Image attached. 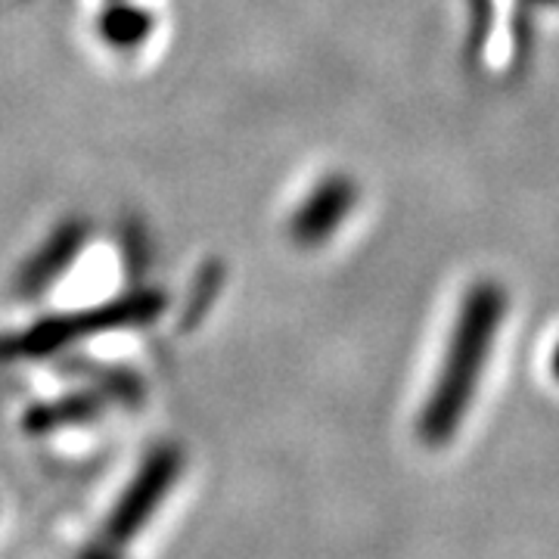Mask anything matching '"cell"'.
Returning <instances> with one entry per match:
<instances>
[{"label":"cell","instance_id":"obj_1","mask_svg":"<svg viewBox=\"0 0 559 559\" xmlns=\"http://www.w3.org/2000/svg\"><path fill=\"white\" fill-rule=\"evenodd\" d=\"M500 318H503V293L491 283L476 286L460 311L451 352L444 358L436 392L419 419V439L426 444H444L454 436V429L466 414V404L476 392Z\"/></svg>","mask_w":559,"mask_h":559},{"label":"cell","instance_id":"obj_2","mask_svg":"<svg viewBox=\"0 0 559 559\" xmlns=\"http://www.w3.org/2000/svg\"><path fill=\"white\" fill-rule=\"evenodd\" d=\"M165 311V296L156 289H138L131 296L106 301L97 308H87L79 314H66V318H47L28 326L25 333L16 336H0V360L20 358V355H47V352H60L72 342L84 340L91 333L100 330H119V326H138L150 323Z\"/></svg>","mask_w":559,"mask_h":559},{"label":"cell","instance_id":"obj_3","mask_svg":"<svg viewBox=\"0 0 559 559\" xmlns=\"http://www.w3.org/2000/svg\"><path fill=\"white\" fill-rule=\"evenodd\" d=\"M358 202V187L352 178L330 175L323 178L308 193V200L289 218V240L301 249H314L320 242H326L342 221L348 218V212Z\"/></svg>","mask_w":559,"mask_h":559},{"label":"cell","instance_id":"obj_4","mask_svg":"<svg viewBox=\"0 0 559 559\" xmlns=\"http://www.w3.org/2000/svg\"><path fill=\"white\" fill-rule=\"evenodd\" d=\"M81 246H84V227H81L79 221L60 227V230L32 255V261L22 267V293L35 296V293H40L47 283H53L60 274H66V267H69V264L75 261V255L81 252Z\"/></svg>","mask_w":559,"mask_h":559},{"label":"cell","instance_id":"obj_5","mask_svg":"<svg viewBox=\"0 0 559 559\" xmlns=\"http://www.w3.org/2000/svg\"><path fill=\"white\" fill-rule=\"evenodd\" d=\"M97 32L100 38L116 47V50H134L143 40L153 35V16L143 10V7H134L128 0H116L112 7H106L97 20Z\"/></svg>","mask_w":559,"mask_h":559}]
</instances>
